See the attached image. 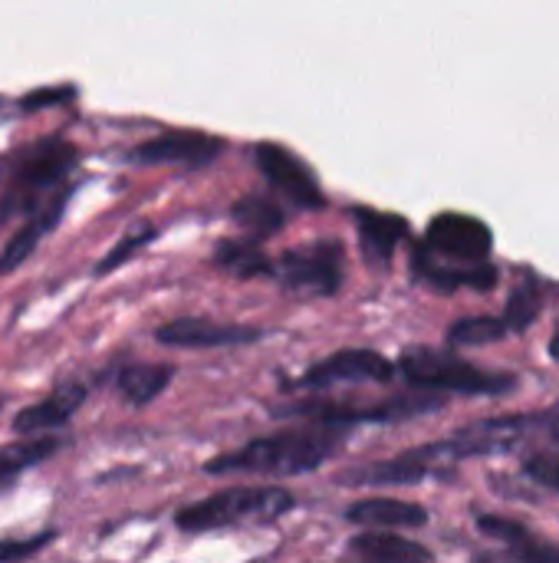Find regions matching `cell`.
Here are the masks:
<instances>
[{"label":"cell","instance_id":"obj_11","mask_svg":"<svg viewBox=\"0 0 559 563\" xmlns=\"http://www.w3.org/2000/svg\"><path fill=\"white\" fill-rule=\"evenodd\" d=\"M66 201H69V188L63 185L56 195H49V201H43L36 211H33V218L10 238V244L3 247V254H0V274H10V271H16L33 251H36V244H40V238H46L53 228H56V221L63 218V208H66Z\"/></svg>","mask_w":559,"mask_h":563},{"label":"cell","instance_id":"obj_6","mask_svg":"<svg viewBox=\"0 0 559 563\" xmlns=\"http://www.w3.org/2000/svg\"><path fill=\"white\" fill-rule=\"evenodd\" d=\"M491 228L471 214H438L425 234V251L441 257V261H455V264H484V257L491 254Z\"/></svg>","mask_w":559,"mask_h":563},{"label":"cell","instance_id":"obj_5","mask_svg":"<svg viewBox=\"0 0 559 563\" xmlns=\"http://www.w3.org/2000/svg\"><path fill=\"white\" fill-rule=\"evenodd\" d=\"M277 277L300 294H336L343 284V247L336 241H320L303 251H290L280 257Z\"/></svg>","mask_w":559,"mask_h":563},{"label":"cell","instance_id":"obj_23","mask_svg":"<svg viewBox=\"0 0 559 563\" xmlns=\"http://www.w3.org/2000/svg\"><path fill=\"white\" fill-rule=\"evenodd\" d=\"M152 238H155V231H152V228H142V231L128 234V238H125V241H122V244H119V247H115V251L99 264V267H96V274H109V271H115V267H119V264H125L138 247H145Z\"/></svg>","mask_w":559,"mask_h":563},{"label":"cell","instance_id":"obj_27","mask_svg":"<svg viewBox=\"0 0 559 563\" xmlns=\"http://www.w3.org/2000/svg\"><path fill=\"white\" fill-rule=\"evenodd\" d=\"M557 432H559V422H557Z\"/></svg>","mask_w":559,"mask_h":563},{"label":"cell","instance_id":"obj_26","mask_svg":"<svg viewBox=\"0 0 559 563\" xmlns=\"http://www.w3.org/2000/svg\"><path fill=\"white\" fill-rule=\"evenodd\" d=\"M550 356H554V360H559V333L554 336V343H550Z\"/></svg>","mask_w":559,"mask_h":563},{"label":"cell","instance_id":"obj_22","mask_svg":"<svg viewBox=\"0 0 559 563\" xmlns=\"http://www.w3.org/2000/svg\"><path fill=\"white\" fill-rule=\"evenodd\" d=\"M537 313H540V290H537L534 280H527V284H521L511 294V303H507L504 320H507L511 330H527L537 320Z\"/></svg>","mask_w":559,"mask_h":563},{"label":"cell","instance_id":"obj_1","mask_svg":"<svg viewBox=\"0 0 559 563\" xmlns=\"http://www.w3.org/2000/svg\"><path fill=\"white\" fill-rule=\"evenodd\" d=\"M76 165V145L63 139H43L33 142L10 158L0 162V224L16 211H36L46 198V191H59L56 185L72 172Z\"/></svg>","mask_w":559,"mask_h":563},{"label":"cell","instance_id":"obj_17","mask_svg":"<svg viewBox=\"0 0 559 563\" xmlns=\"http://www.w3.org/2000/svg\"><path fill=\"white\" fill-rule=\"evenodd\" d=\"M171 383V366H125L119 373V393L132 402V406H148L152 399H158L165 393V386Z\"/></svg>","mask_w":559,"mask_h":563},{"label":"cell","instance_id":"obj_12","mask_svg":"<svg viewBox=\"0 0 559 563\" xmlns=\"http://www.w3.org/2000/svg\"><path fill=\"white\" fill-rule=\"evenodd\" d=\"M260 330L247 327H227V323H211V320H175L158 330V343L165 346H234V343H254L260 340Z\"/></svg>","mask_w":559,"mask_h":563},{"label":"cell","instance_id":"obj_10","mask_svg":"<svg viewBox=\"0 0 559 563\" xmlns=\"http://www.w3.org/2000/svg\"><path fill=\"white\" fill-rule=\"evenodd\" d=\"M82 399H86V386L66 383V386L53 389L46 399L26 406V409L13 419V429H16L20 435H43V432H53V429L66 426V422L76 416V409L82 406Z\"/></svg>","mask_w":559,"mask_h":563},{"label":"cell","instance_id":"obj_8","mask_svg":"<svg viewBox=\"0 0 559 563\" xmlns=\"http://www.w3.org/2000/svg\"><path fill=\"white\" fill-rule=\"evenodd\" d=\"M224 152L221 139H211L204 132H165L155 135L142 145L132 148V162L138 165H188V168H201L211 165L217 155Z\"/></svg>","mask_w":559,"mask_h":563},{"label":"cell","instance_id":"obj_3","mask_svg":"<svg viewBox=\"0 0 559 563\" xmlns=\"http://www.w3.org/2000/svg\"><path fill=\"white\" fill-rule=\"evenodd\" d=\"M290 505H293V498L283 488H231V492L211 495L198 505H188L178 515V528L188 534L221 531V528H231L241 521L280 518Z\"/></svg>","mask_w":559,"mask_h":563},{"label":"cell","instance_id":"obj_18","mask_svg":"<svg viewBox=\"0 0 559 563\" xmlns=\"http://www.w3.org/2000/svg\"><path fill=\"white\" fill-rule=\"evenodd\" d=\"M56 449H59L56 439H30V442L3 445L0 449V492H7L26 468L46 462Z\"/></svg>","mask_w":559,"mask_h":563},{"label":"cell","instance_id":"obj_4","mask_svg":"<svg viewBox=\"0 0 559 563\" xmlns=\"http://www.w3.org/2000/svg\"><path fill=\"white\" fill-rule=\"evenodd\" d=\"M399 369L412 386H422V389L465 393V396H497V393L514 389L511 376L488 373V369H478L458 356H445V353H432V350L409 353L399 363Z\"/></svg>","mask_w":559,"mask_h":563},{"label":"cell","instance_id":"obj_16","mask_svg":"<svg viewBox=\"0 0 559 563\" xmlns=\"http://www.w3.org/2000/svg\"><path fill=\"white\" fill-rule=\"evenodd\" d=\"M353 554L359 558V563H432V554L422 544L379 531L359 534L353 541Z\"/></svg>","mask_w":559,"mask_h":563},{"label":"cell","instance_id":"obj_14","mask_svg":"<svg viewBox=\"0 0 559 563\" xmlns=\"http://www.w3.org/2000/svg\"><path fill=\"white\" fill-rule=\"evenodd\" d=\"M415 271L425 280H432L435 287H441V290H458V287L488 290L497 280V271L491 264H461V267H451L448 261H438L428 251H418L415 254Z\"/></svg>","mask_w":559,"mask_h":563},{"label":"cell","instance_id":"obj_19","mask_svg":"<svg viewBox=\"0 0 559 563\" xmlns=\"http://www.w3.org/2000/svg\"><path fill=\"white\" fill-rule=\"evenodd\" d=\"M214 261H217V267L231 271L234 277H260V274H270L273 271L270 257L260 247L247 244V241H224L217 247V257Z\"/></svg>","mask_w":559,"mask_h":563},{"label":"cell","instance_id":"obj_13","mask_svg":"<svg viewBox=\"0 0 559 563\" xmlns=\"http://www.w3.org/2000/svg\"><path fill=\"white\" fill-rule=\"evenodd\" d=\"M353 218H356L359 241H362L366 254L372 261H379V264H385L395 254L399 241L409 234V224L399 214H385V211H376V208H356Z\"/></svg>","mask_w":559,"mask_h":563},{"label":"cell","instance_id":"obj_7","mask_svg":"<svg viewBox=\"0 0 559 563\" xmlns=\"http://www.w3.org/2000/svg\"><path fill=\"white\" fill-rule=\"evenodd\" d=\"M254 162H257L260 175L280 195H287L297 208H306V211L323 208V191H320V185H316V178H313V172L306 168L303 158H297L283 145L260 142V145H254Z\"/></svg>","mask_w":559,"mask_h":563},{"label":"cell","instance_id":"obj_15","mask_svg":"<svg viewBox=\"0 0 559 563\" xmlns=\"http://www.w3.org/2000/svg\"><path fill=\"white\" fill-rule=\"evenodd\" d=\"M349 521L366 525V528H422V525H428V511L412 501L372 498V501L353 505Z\"/></svg>","mask_w":559,"mask_h":563},{"label":"cell","instance_id":"obj_9","mask_svg":"<svg viewBox=\"0 0 559 563\" xmlns=\"http://www.w3.org/2000/svg\"><path fill=\"white\" fill-rule=\"evenodd\" d=\"M395 376V366L372 353V350H343L336 356H329L326 363L313 366L297 386L303 389H323V386H336V383H389Z\"/></svg>","mask_w":559,"mask_h":563},{"label":"cell","instance_id":"obj_24","mask_svg":"<svg viewBox=\"0 0 559 563\" xmlns=\"http://www.w3.org/2000/svg\"><path fill=\"white\" fill-rule=\"evenodd\" d=\"M524 472L534 482H540V485L557 488L559 492V455H534V459L524 462Z\"/></svg>","mask_w":559,"mask_h":563},{"label":"cell","instance_id":"obj_25","mask_svg":"<svg viewBox=\"0 0 559 563\" xmlns=\"http://www.w3.org/2000/svg\"><path fill=\"white\" fill-rule=\"evenodd\" d=\"M53 541V534H36L30 541H0V563L26 561L30 554H36L40 548H46Z\"/></svg>","mask_w":559,"mask_h":563},{"label":"cell","instance_id":"obj_2","mask_svg":"<svg viewBox=\"0 0 559 563\" xmlns=\"http://www.w3.org/2000/svg\"><path fill=\"white\" fill-rule=\"evenodd\" d=\"M339 445V435L333 429H313V432H283L273 439H257L217 462L208 465L211 475H234V472H254V475H303L320 468Z\"/></svg>","mask_w":559,"mask_h":563},{"label":"cell","instance_id":"obj_20","mask_svg":"<svg viewBox=\"0 0 559 563\" xmlns=\"http://www.w3.org/2000/svg\"><path fill=\"white\" fill-rule=\"evenodd\" d=\"M507 333H511V327L504 317H471V320H458L448 330V340H451V346H484Z\"/></svg>","mask_w":559,"mask_h":563},{"label":"cell","instance_id":"obj_21","mask_svg":"<svg viewBox=\"0 0 559 563\" xmlns=\"http://www.w3.org/2000/svg\"><path fill=\"white\" fill-rule=\"evenodd\" d=\"M234 218L254 234H273L283 228V211L267 198H244L234 205Z\"/></svg>","mask_w":559,"mask_h":563}]
</instances>
